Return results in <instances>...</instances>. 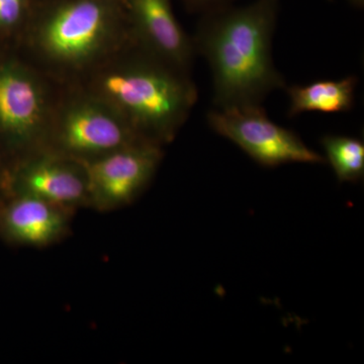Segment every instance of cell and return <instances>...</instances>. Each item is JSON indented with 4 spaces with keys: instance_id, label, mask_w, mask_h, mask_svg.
I'll return each instance as SVG.
<instances>
[{
    "instance_id": "6da1fadb",
    "label": "cell",
    "mask_w": 364,
    "mask_h": 364,
    "mask_svg": "<svg viewBox=\"0 0 364 364\" xmlns=\"http://www.w3.org/2000/svg\"><path fill=\"white\" fill-rule=\"evenodd\" d=\"M279 13V0H255L203 14L193 40L212 71L215 109L261 105L287 87L272 59Z\"/></svg>"
},
{
    "instance_id": "7a4b0ae2",
    "label": "cell",
    "mask_w": 364,
    "mask_h": 364,
    "mask_svg": "<svg viewBox=\"0 0 364 364\" xmlns=\"http://www.w3.org/2000/svg\"><path fill=\"white\" fill-rule=\"evenodd\" d=\"M129 52L104 63L90 95L117 112L148 142L173 141L198 100L189 73L169 65L132 42Z\"/></svg>"
},
{
    "instance_id": "3957f363",
    "label": "cell",
    "mask_w": 364,
    "mask_h": 364,
    "mask_svg": "<svg viewBox=\"0 0 364 364\" xmlns=\"http://www.w3.org/2000/svg\"><path fill=\"white\" fill-rule=\"evenodd\" d=\"M28 26L38 56L63 70L100 65L132 41L123 0H41Z\"/></svg>"
},
{
    "instance_id": "277c9868",
    "label": "cell",
    "mask_w": 364,
    "mask_h": 364,
    "mask_svg": "<svg viewBox=\"0 0 364 364\" xmlns=\"http://www.w3.org/2000/svg\"><path fill=\"white\" fill-rule=\"evenodd\" d=\"M141 143L150 142L88 93L72 98L52 116L43 148L83 162Z\"/></svg>"
},
{
    "instance_id": "5b68a950",
    "label": "cell",
    "mask_w": 364,
    "mask_h": 364,
    "mask_svg": "<svg viewBox=\"0 0 364 364\" xmlns=\"http://www.w3.org/2000/svg\"><path fill=\"white\" fill-rule=\"evenodd\" d=\"M47 88L32 68L0 60V148L18 158L44 147L51 122Z\"/></svg>"
},
{
    "instance_id": "8992f818",
    "label": "cell",
    "mask_w": 364,
    "mask_h": 364,
    "mask_svg": "<svg viewBox=\"0 0 364 364\" xmlns=\"http://www.w3.org/2000/svg\"><path fill=\"white\" fill-rule=\"evenodd\" d=\"M207 119L213 131L236 144L262 166L326 162L322 155L310 149L294 132L270 121L262 105L215 107L208 112Z\"/></svg>"
},
{
    "instance_id": "52a82bcc",
    "label": "cell",
    "mask_w": 364,
    "mask_h": 364,
    "mask_svg": "<svg viewBox=\"0 0 364 364\" xmlns=\"http://www.w3.org/2000/svg\"><path fill=\"white\" fill-rule=\"evenodd\" d=\"M161 148L152 143L136 144L83 161L90 208L112 212L135 202L156 173Z\"/></svg>"
},
{
    "instance_id": "ba28073f",
    "label": "cell",
    "mask_w": 364,
    "mask_h": 364,
    "mask_svg": "<svg viewBox=\"0 0 364 364\" xmlns=\"http://www.w3.org/2000/svg\"><path fill=\"white\" fill-rule=\"evenodd\" d=\"M4 191L36 196L74 213L90 208L82 162L48 148L18 158L16 164L7 168Z\"/></svg>"
},
{
    "instance_id": "9c48e42d",
    "label": "cell",
    "mask_w": 364,
    "mask_h": 364,
    "mask_svg": "<svg viewBox=\"0 0 364 364\" xmlns=\"http://www.w3.org/2000/svg\"><path fill=\"white\" fill-rule=\"evenodd\" d=\"M123 4L132 42L189 73L195 44L177 21L171 0H123Z\"/></svg>"
},
{
    "instance_id": "30bf717a",
    "label": "cell",
    "mask_w": 364,
    "mask_h": 364,
    "mask_svg": "<svg viewBox=\"0 0 364 364\" xmlns=\"http://www.w3.org/2000/svg\"><path fill=\"white\" fill-rule=\"evenodd\" d=\"M75 213L23 193H0V238L21 247L46 248L63 240Z\"/></svg>"
},
{
    "instance_id": "8fae6325",
    "label": "cell",
    "mask_w": 364,
    "mask_h": 364,
    "mask_svg": "<svg viewBox=\"0 0 364 364\" xmlns=\"http://www.w3.org/2000/svg\"><path fill=\"white\" fill-rule=\"evenodd\" d=\"M356 85L358 79L348 76L340 80H320L286 87L289 97V117L308 112L335 114L350 111Z\"/></svg>"
},
{
    "instance_id": "7c38bea8",
    "label": "cell",
    "mask_w": 364,
    "mask_h": 364,
    "mask_svg": "<svg viewBox=\"0 0 364 364\" xmlns=\"http://www.w3.org/2000/svg\"><path fill=\"white\" fill-rule=\"evenodd\" d=\"M321 143L340 182H358L363 178V141L353 136L327 135L323 136Z\"/></svg>"
},
{
    "instance_id": "4fadbf2b",
    "label": "cell",
    "mask_w": 364,
    "mask_h": 364,
    "mask_svg": "<svg viewBox=\"0 0 364 364\" xmlns=\"http://www.w3.org/2000/svg\"><path fill=\"white\" fill-rule=\"evenodd\" d=\"M41 0H0V33L28 26Z\"/></svg>"
},
{
    "instance_id": "5bb4252c",
    "label": "cell",
    "mask_w": 364,
    "mask_h": 364,
    "mask_svg": "<svg viewBox=\"0 0 364 364\" xmlns=\"http://www.w3.org/2000/svg\"><path fill=\"white\" fill-rule=\"evenodd\" d=\"M191 11L205 14L221 7L230 6L233 0H182Z\"/></svg>"
},
{
    "instance_id": "9a60e30c",
    "label": "cell",
    "mask_w": 364,
    "mask_h": 364,
    "mask_svg": "<svg viewBox=\"0 0 364 364\" xmlns=\"http://www.w3.org/2000/svg\"><path fill=\"white\" fill-rule=\"evenodd\" d=\"M2 150L0 148V193H4V183H6V177L7 168L2 162Z\"/></svg>"
},
{
    "instance_id": "2e32d148",
    "label": "cell",
    "mask_w": 364,
    "mask_h": 364,
    "mask_svg": "<svg viewBox=\"0 0 364 364\" xmlns=\"http://www.w3.org/2000/svg\"><path fill=\"white\" fill-rule=\"evenodd\" d=\"M349 1H350L351 4H353L354 6L358 7L363 6V0H349Z\"/></svg>"
}]
</instances>
